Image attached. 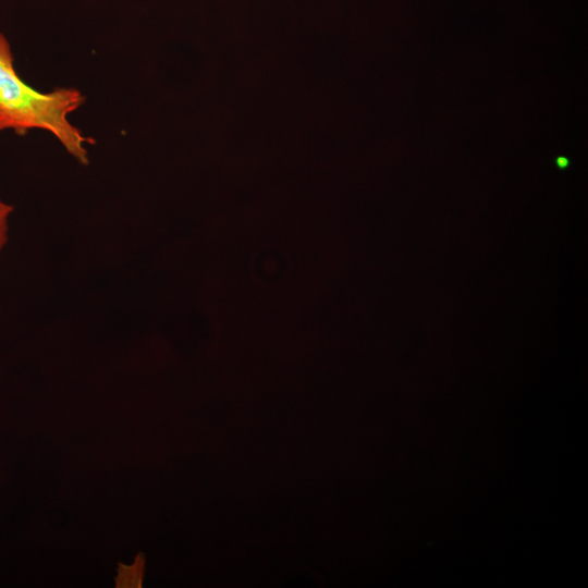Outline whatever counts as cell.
Here are the masks:
<instances>
[{
  "label": "cell",
  "mask_w": 588,
  "mask_h": 588,
  "mask_svg": "<svg viewBox=\"0 0 588 588\" xmlns=\"http://www.w3.org/2000/svg\"><path fill=\"white\" fill-rule=\"evenodd\" d=\"M85 101L73 87L39 91L25 83L14 66V57L7 37L0 33V133L13 131L25 135L32 130L51 133L81 164L89 162L87 144L91 142L69 115Z\"/></svg>",
  "instance_id": "cell-1"
},
{
  "label": "cell",
  "mask_w": 588,
  "mask_h": 588,
  "mask_svg": "<svg viewBox=\"0 0 588 588\" xmlns=\"http://www.w3.org/2000/svg\"><path fill=\"white\" fill-rule=\"evenodd\" d=\"M14 208L0 197V254L9 240V220Z\"/></svg>",
  "instance_id": "cell-2"
}]
</instances>
